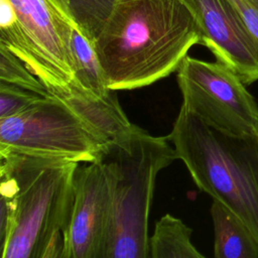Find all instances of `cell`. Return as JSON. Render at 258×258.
<instances>
[{"instance_id": "cell-16", "label": "cell", "mask_w": 258, "mask_h": 258, "mask_svg": "<svg viewBox=\"0 0 258 258\" xmlns=\"http://www.w3.org/2000/svg\"><path fill=\"white\" fill-rule=\"evenodd\" d=\"M241 25L258 47V7L252 0H226Z\"/></svg>"}, {"instance_id": "cell-7", "label": "cell", "mask_w": 258, "mask_h": 258, "mask_svg": "<svg viewBox=\"0 0 258 258\" xmlns=\"http://www.w3.org/2000/svg\"><path fill=\"white\" fill-rule=\"evenodd\" d=\"M176 72L181 105L209 127L235 137L258 135V105L232 70L186 55Z\"/></svg>"}, {"instance_id": "cell-2", "label": "cell", "mask_w": 258, "mask_h": 258, "mask_svg": "<svg viewBox=\"0 0 258 258\" xmlns=\"http://www.w3.org/2000/svg\"><path fill=\"white\" fill-rule=\"evenodd\" d=\"M80 163L19 154L0 155V195L11 203L1 258H41L52 235L63 231Z\"/></svg>"}, {"instance_id": "cell-9", "label": "cell", "mask_w": 258, "mask_h": 258, "mask_svg": "<svg viewBox=\"0 0 258 258\" xmlns=\"http://www.w3.org/2000/svg\"><path fill=\"white\" fill-rule=\"evenodd\" d=\"M198 23L201 44L247 86L258 81V47L226 0H183Z\"/></svg>"}, {"instance_id": "cell-1", "label": "cell", "mask_w": 258, "mask_h": 258, "mask_svg": "<svg viewBox=\"0 0 258 258\" xmlns=\"http://www.w3.org/2000/svg\"><path fill=\"white\" fill-rule=\"evenodd\" d=\"M93 43L108 89L125 91L177 71L201 35L183 0H122Z\"/></svg>"}, {"instance_id": "cell-18", "label": "cell", "mask_w": 258, "mask_h": 258, "mask_svg": "<svg viewBox=\"0 0 258 258\" xmlns=\"http://www.w3.org/2000/svg\"><path fill=\"white\" fill-rule=\"evenodd\" d=\"M56 258H70L68 252H67L66 249L63 248V244L61 245V248H60V250H59V252H58Z\"/></svg>"}, {"instance_id": "cell-3", "label": "cell", "mask_w": 258, "mask_h": 258, "mask_svg": "<svg viewBox=\"0 0 258 258\" xmlns=\"http://www.w3.org/2000/svg\"><path fill=\"white\" fill-rule=\"evenodd\" d=\"M167 137L196 185L240 219L258 243V135L223 134L181 105Z\"/></svg>"}, {"instance_id": "cell-8", "label": "cell", "mask_w": 258, "mask_h": 258, "mask_svg": "<svg viewBox=\"0 0 258 258\" xmlns=\"http://www.w3.org/2000/svg\"><path fill=\"white\" fill-rule=\"evenodd\" d=\"M114 173L109 161L78 165L73 179V204L62 231L70 258H101L109 232Z\"/></svg>"}, {"instance_id": "cell-14", "label": "cell", "mask_w": 258, "mask_h": 258, "mask_svg": "<svg viewBox=\"0 0 258 258\" xmlns=\"http://www.w3.org/2000/svg\"><path fill=\"white\" fill-rule=\"evenodd\" d=\"M0 82L31 91L42 97L50 96L39 79L2 44H0Z\"/></svg>"}, {"instance_id": "cell-10", "label": "cell", "mask_w": 258, "mask_h": 258, "mask_svg": "<svg viewBox=\"0 0 258 258\" xmlns=\"http://www.w3.org/2000/svg\"><path fill=\"white\" fill-rule=\"evenodd\" d=\"M70 46L75 80L67 94L54 98L59 99L69 95H82L95 99L107 97L112 90L107 87L104 71L94 43L85 36L78 26L72 29Z\"/></svg>"}, {"instance_id": "cell-12", "label": "cell", "mask_w": 258, "mask_h": 258, "mask_svg": "<svg viewBox=\"0 0 258 258\" xmlns=\"http://www.w3.org/2000/svg\"><path fill=\"white\" fill-rule=\"evenodd\" d=\"M192 229L181 219L165 214L150 237V258H207L191 242Z\"/></svg>"}, {"instance_id": "cell-6", "label": "cell", "mask_w": 258, "mask_h": 258, "mask_svg": "<svg viewBox=\"0 0 258 258\" xmlns=\"http://www.w3.org/2000/svg\"><path fill=\"white\" fill-rule=\"evenodd\" d=\"M111 143L52 96L42 97L17 115L0 119V155L90 163L101 160Z\"/></svg>"}, {"instance_id": "cell-17", "label": "cell", "mask_w": 258, "mask_h": 258, "mask_svg": "<svg viewBox=\"0 0 258 258\" xmlns=\"http://www.w3.org/2000/svg\"><path fill=\"white\" fill-rule=\"evenodd\" d=\"M62 245V232L61 231H56L50 241L49 244L47 246V248L45 249L43 255L41 258H56L60 248Z\"/></svg>"}, {"instance_id": "cell-4", "label": "cell", "mask_w": 258, "mask_h": 258, "mask_svg": "<svg viewBox=\"0 0 258 258\" xmlns=\"http://www.w3.org/2000/svg\"><path fill=\"white\" fill-rule=\"evenodd\" d=\"M104 157L114 173L111 220L101 258H150L148 220L158 173L177 159L167 136L138 125L113 141Z\"/></svg>"}, {"instance_id": "cell-5", "label": "cell", "mask_w": 258, "mask_h": 258, "mask_svg": "<svg viewBox=\"0 0 258 258\" xmlns=\"http://www.w3.org/2000/svg\"><path fill=\"white\" fill-rule=\"evenodd\" d=\"M75 26L70 0H0V44L52 97L68 93L75 80L70 46Z\"/></svg>"}, {"instance_id": "cell-15", "label": "cell", "mask_w": 258, "mask_h": 258, "mask_svg": "<svg viewBox=\"0 0 258 258\" xmlns=\"http://www.w3.org/2000/svg\"><path fill=\"white\" fill-rule=\"evenodd\" d=\"M41 98L31 91L0 82V119L25 111Z\"/></svg>"}, {"instance_id": "cell-19", "label": "cell", "mask_w": 258, "mask_h": 258, "mask_svg": "<svg viewBox=\"0 0 258 258\" xmlns=\"http://www.w3.org/2000/svg\"><path fill=\"white\" fill-rule=\"evenodd\" d=\"M252 1H253V2H254V4L258 7V0H252Z\"/></svg>"}, {"instance_id": "cell-11", "label": "cell", "mask_w": 258, "mask_h": 258, "mask_svg": "<svg viewBox=\"0 0 258 258\" xmlns=\"http://www.w3.org/2000/svg\"><path fill=\"white\" fill-rule=\"evenodd\" d=\"M210 212L215 258H258V243L240 219L214 200Z\"/></svg>"}, {"instance_id": "cell-13", "label": "cell", "mask_w": 258, "mask_h": 258, "mask_svg": "<svg viewBox=\"0 0 258 258\" xmlns=\"http://www.w3.org/2000/svg\"><path fill=\"white\" fill-rule=\"evenodd\" d=\"M120 1L122 0H70V11L81 31L94 42Z\"/></svg>"}]
</instances>
